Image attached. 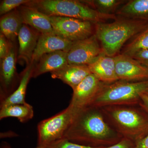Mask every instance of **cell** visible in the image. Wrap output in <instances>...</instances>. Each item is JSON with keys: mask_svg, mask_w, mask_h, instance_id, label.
<instances>
[{"mask_svg": "<svg viewBox=\"0 0 148 148\" xmlns=\"http://www.w3.org/2000/svg\"><path fill=\"white\" fill-rule=\"evenodd\" d=\"M23 24L19 11L18 9H15L1 17V34L10 41L14 42Z\"/></svg>", "mask_w": 148, "mask_h": 148, "instance_id": "ac0fdd59", "label": "cell"}, {"mask_svg": "<svg viewBox=\"0 0 148 148\" xmlns=\"http://www.w3.org/2000/svg\"><path fill=\"white\" fill-rule=\"evenodd\" d=\"M34 111L33 107L27 103L14 104L1 108L0 119L8 117L16 118L21 123H25L33 118Z\"/></svg>", "mask_w": 148, "mask_h": 148, "instance_id": "44dd1931", "label": "cell"}, {"mask_svg": "<svg viewBox=\"0 0 148 148\" xmlns=\"http://www.w3.org/2000/svg\"><path fill=\"white\" fill-rule=\"evenodd\" d=\"M116 14L122 18L147 20L148 0H130L117 11Z\"/></svg>", "mask_w": 148, "mask_h": 148, "instance_id": "ffe728a7", "label": "cell"}, {"mask_svg": "<svg viewBox=\"0 0 148 148\" xmlns=\"http://www.w3.org/2000/svg\"><path fill=\"white\" fill-rule=\"evenodd\" d=\"M101 13L105 14H114L118 8L126 1L123 0H92L83 1Z\"/></svg>", "mask_w": 148, "mask_h": 148, "instance_id": "603a6c76", "label": "cell"}, {"mask_svg": "<svg viewBox=\"0 0 148 148\" xmlns=\"http://www.w3.org/2000/svg\"><path fill=\"white\" fill-rule=\"evenodd\" d=\"M145 93H146V94L148 95V89L147 90V91H146L145 92Z\"/></svg>", "mask_w": 148, "mask_h": 148, "instance_id": "1f68e13d", "label": "cell"}, {"mask_svg": "<svg viewBox=\"0 0 148 148\" xmlns=\"http://www.w3.org/2000/svg\"><path fill=\"white\" fill-rule=\"evenodd\" d=\"M104 54L101 44L95 34L73 42L68 52V64L88 65Z\"/></svg>", "mask_w": 148, "mask_h": 148, "instance_id": "ba28073f", "label": "cell"}, {"mask_svg": "<svg viewBox=\"0 0 148 148\" xmlns=\"http://www.w3.org/2000/svg\"><path fill=\"white\" fill-rule=\"evenodd\" d=\"M148 89V80L138 82L119 80L112 83H105L90 106L101 108L139 105L141 95Z\"/></svg>", "mask_w": 148, "mask_h": 148, "instance_id": "5b68a950", "label": "cell"}, {"mask_svg": "<svg viewBox=\"0 0 148 148\" xmlns=\"http://www.w3.org/2000/svg\"><path fill=\"white\" fill-rule=\"evenodd\" d=\"M120 80L138 82L148 80V69L135 59L120 53L114 56Z\"/></svg>", "mask_w": 148, "mask_h": 148, "instance_id": "8fae6325", "label": "cell"}, {"mask_svg": "<svg viewBox=\"0 0 148 148\" xmlns=\"http://www.w3.org/2000/svg\"><path fill=\"white\" fill-rule=\"evenodd\" d=\"M141 108L148 113V95L143 93L141 95L139 104Z\"/></svg>", "mask_w": 148, "mask_h": 148, "instance_id": "f1b7e54d", "label": "cell"}, {"mask_svg": "<svg viewBox=\"0 0 148 148\" xmlns=\"http://www.w3.org/2000/svg\"><path fill=\"white\" fill-rule=\"evenodd\" d=\"M31 0H3L1 1L0 14L1 16L9 13L20 6L26 4Z\"/></svg>", "mask_w": 148, "mask_h": 148, "instance_id": "cb8c5ba5", "label": "cell"}, {"mask_svg": "<svg viewBox=\"0 0 148 148\" xmlns=\"http://www.w3.org/2000/svg\"><path fill=\"white\" fill-rule=\"evenodd\" d=\"M23 24L28 25L41 34H55L49 17L37 9L22 5L17 8Z\"/></svg>", "mask_w": 148, "mask_h": 148, "instance_id": "5bb4252c", "label": "cell"}, {"mask_svg": "<svg viewBox=\"0 0 148 148\" xmlns=\"http://www.w3.org/2000/svg\"><path fill=\"white\" fill-rule=\"evenodd\" d=\"M34 64L32 63L27 66L20 75L19 84L14 92L3 102H1L0 108L14 104H25V96L28 83L32 78Z\"/></svg>", "mask_w": 148, "mask_h": 148, "instance_id": "d6986e66", "label": "cell"}, {"mask_svg": "<svg viewBox=\"0 0 148 148\" xmlns=\"http://www.w3.org/2000/svg\"><path fill=\"white\" fill-rule=\"evenodd\" d=\"M131 57L139 61L148 69V50L138 52Z\"/></svg>", "mask_w": 148, "mask_h": 148, "instance_id": "83f0119b", "label": "cell"}, {"mask_svg": "<svg viewBox=\"0 0 148 148\" xmlns=\"http://www.w3.org/2000/svg\"><path fill=\"white\" fill-rule=\"evenodd\" d=\"M49 17L56 34L72 42L85 39L95 34V24L91 21L63 16Z\"/></svg>", "mask_w": 148, "mask_h": 148, "instance_id": "52a82bcc", "label": "cell"}, {"mask_svg": "<svg viewBox=\"0 0 148 148\" xmlns=\"http://www.w3.org/2000/svg\"><path fill=\"white\" fill-rule=\"evenodd\" d=\"M135 148H148V132L144 137L135 143Z\"/></svg>", "mask_w": 148, "mask_h": 148, "instance_id": "f546056e", "label": "cell"}, {"mask_svg": "<svg viewBox=\"0 0 148 148\" xmlns=\"http://www.w3.org/2000/svg\"><path fill=\"white\" fill-rule=\"evenodd\" d=\"M110 23L95 24V36L106 55L114 57L127 41L148 27L147 20L117 18Z\"/></svg>", "mask_w": 148, "mask_h": 148, "instance_id": "7a4b0ae2", "label": "cell"}, {"mask_svg": "<svg viewBox=\"0 0 148 148\" xmlns=\"http://www.w3.org/2000/svg\"><path fill=\"white\" fill-rule=\"evenodd\" d=\"M68 52L63 51L45 53L34 64L32 78H36L40 75L58 71L68 64Z\"/></svg>", "mask_w": 148, "mask_h": 148, "instance_id": "9a60e30c", "label": "cell"}, {"mask_svg": "<svg viewBox=\"0 0 148 148\" xmlns=\"http://www.w3.org/2000/svg\"><path fill=\"white\" fill-rule=\"evenodd\" d=\"M73 42L55 34H41L32 57V63L35 64L45 53L63 51L68 52Z\"/></svg>", "mask_w": 148, "mask_h": 148, "instance_id": "7c38bea8", "label": "cell"}, {"mask_svg": "<svg viewBox=\"0 0 148 148\" xmlns=\"http://www.w3.org/2000/svg\"><path fill=\"white\" fill-rule=\"evenodd\" d=\"M105 117L123 138L135 143L148 132V114L134 106H110L101 108Z\"/></svg>", "mask_w": 148, "mask_h": 148, "instance_id": "3957f363", "label": "cell"}, {"mask_svg": "<svg viewBox=\"0 0 148 148\" xmlns=\"http://www.w3.org/2000/svg\"><path fill=\"white\" fill-rule=\"evenodd\" d=\"M52 148H103L104 147H93L79 145L71 142L68 140L63 139L53 143L51 145Z\"/></svg>", "mask_w": 148, "mask_h": 148, "instance_id": "d4e9b609", "label": "cell"}, {"mask_svg": "<svg viewBox=\"0 0 148 148\" xmlns=\"http://www.w3.org/2000/svg\"><path fill=\"white\" fill-rule=\"evenodd\" d=\"M123 138L107 122L101 109L88 106L75 112L63 139L83 145L106 147Z\"/></svg>", "mask_w": 148, "mask_h": 148, "instance_id": "6da1fadb", "label": "cell"}, {"mask_svg": "<svg viewBox=\"0 0 148 148\" xmlns=\"http://www.w3.org/2000/svg\"><path fill=\"white\" fill-rule=\"evenodd\" d=\"M135 143L127 138H123L116 144L103 148H135Z\"/></svg>", "mask_w": 148, "mask_h": 148, "instance_id": "4316f807", "label": "cell"}, {"mask_svg": "<svg viewBox=\"0 0 148 148\" xmlns=\"http://www.w3.org/2000/svg\"><path fill=\"white\" fill-rule=\"evenodd\" d=\"M74 113L73 109L69 105L60 112L40 122L38 125L37 146L51 145L63 139Z\"/></svg>", "mask_w": 148, "mask_h": 148, "instance_id": "8992f818", "label": "cell"}, {"mask_svg": "<svg viewBox=\"0 0 148 148\" xmlns=\"http://www.w3.org/2000/svg\"><path fill=\"white\" fill-rule=\"evenodd\" d=\"M104 84L92 74L84 79L73 90L69 106L73 109L74 112L90 106Z\"/></svg>", "mask_w": 148, "mask_h": 148, "instance_id": "30bf717a", "label": "cell"}, {"mask_svg": "<svg viewBox=\"0 0 148 148\" xmlns=\"http://www.w3.org/2000/svg\"><path fill=\"white\" fill-rule=\"evenodd\" d=\"M51 73L52 78L61 80L73 90L91 73L87 65L68 64Z\"/></svg>", "mask_w": 148, "mask_h": 148, "instance_id": "2e32d148", "label": "cell"}, {"mask_svg": "<svg viewBox=\"0 0 148 148\" xmlns=\"http://www.w3.org/2000/svg\"><path fill=\"white\" fill-rule=\"evenodd\" d=\"M13 45L12 42L8 40L4 35H0V58L5 57L10 52Z\"/></svg>", "mask_w": 148, "mask_h": 148, "instance_id": "484cf974", "label": "cell"}, {"mask_svg": "<svg viewBox=\"0 0 148 148\" xmlns=\"http://www.w3.org/2000/svg\"><path fill=\"white\" fill-rule=\"evenodd\" d=\"M25 5L37 9L47 16L71 17L91 21L95 24L117 18L115 14L101 13L83 1L31 0Z\"/></svg>", "mask_w": 148, "mask_h": 148, "instance_id": "277c9868", "label": "cell"}, {"mask_svg": "<svg viewBox=\"0 0 148 148\" xmlns=\"http://www.w3.org/2000/svg\"><path fill=\"white\" fill-rule=\"evenodd\" d=\"M88 66L91 74L104 83H112L119 80L117 76L114 57L104 53Z\"/></svg>", "mask_w": 148, "mask_h": 148, "instance_id": "e0dca14e", "label": "cell"}, {"mask_svg": "<svg viewBox=\"0 0 148 148\" xmlns=\"http://www.w3.org/2000/svg\"><path fill=\"white\" fill-rule=\"evenodd\" d=\"M1 148H12L10 147V146L8 144L6 143H3L1 144ZM35 148H52L51 145L48 146H44V147H40L37 146Z\"/></svg>", "mask_w": 148, "mask_h": 148, "instance_id": "4dcf8cb0", "label": "cell"}, {"mask_svg": "<svg viewBox=\"0 0 148 148\" xmlns=\"http://www.w3.org/2000/svg\"><path fill=\"white\" fill-rule=\"evenodd\" d=\"M16 47L13 45L8 55L1 60V103L14 92L20 82V75L16 71Z\"/></svg>", "mask_w": 148, "mask_h": 148, "instance_id": "9c48e42d", "label": "cell"}, {"mask_svg": "<svg viewBox=\"0 0 148 148\" xmlns=\"http://www.w3.org/2000/svg\"><path fill=\"white\" fill-rule=\"evenodd\" d=\"M123 47L121 54L130 57L140 51L148 50V27L133 37Z\"/></svg>", "mask_w": 148, "mask_h": 148, "instance_id": "7402d4cb", "label": "cell"}, {"mask_svg": "<svg viewBox=\"0 0 148 148\" xmlns=\"http://www.w3.org/2000/svg\"><path fill=\"white\" fill-rule=\"evenodd\" d=\"M41 34L26 24H23L18 36V58L27 66L32 64V57Z\"/></svg>", "mask_w": 148, "mask_h": 148, "instance_id": "4fadbf2b", "label": "cell"}]
</instances>
